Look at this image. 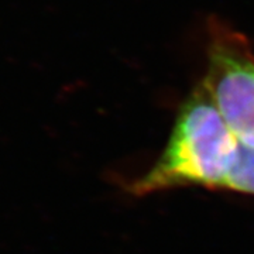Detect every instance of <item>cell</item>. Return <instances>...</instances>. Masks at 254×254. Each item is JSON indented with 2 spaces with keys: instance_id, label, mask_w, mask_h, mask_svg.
<instances>
[{
  "instance_id": "obj_1",
  "label": "cell",
  "mask_w": 254,
  "mask_h": 254,
  "mask_svg": "<svg viewBox=\"0 0 254 254\" xmlns=\"http://www.w3.org/2000/svg\"><path fill=\"white\" fill-rule=\"evenodd\" d=\"M239 150L240 141L200 82L181 105L161 155L128 190L144 196L185 187L223 190Z\"/></svg>"
},
{
  "instance_id": "obj_2",
  "label": "cell",
  "mask_w": 254,
  "mask_h": 254,
  "mask_svg": "<svg viewBox=\"0 0 254 254\" xmlns=\"http://www.w3.org/2000/svg\"><path fill=\"white\" fill-rule=\"evenodd\" d=\"M203 86L242 144L254 147V53L230 28L210 30Z\"/></svg>"
},
{
  "instance_id": "obj_3",
  "label": "cell",
  "mask_w": 254,
  "mask_h": 254,
  "mask_svg": "<svg viewBox=\"0 0 254 254\" xmlns=\"http://www.w3.org/2000/svg\"><path fill=\"white\" fill-rule=\"evenodd\" d=\"M223 190H233L254 196V147L240 143L239 154L227 175Z\"/></svg>"
}]
</instances>
